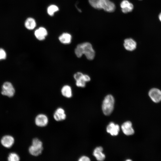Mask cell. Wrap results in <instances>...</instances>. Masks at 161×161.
Here are the masks:
<instances>
[{
  "label": "cell",
  "instance_id": "obj_1",
  "mask_svg": "<svg viewBox=\"0 0 161 161\" xmlns=\"http://www.w3.org/2000/svg\"><path fill=\"white\" fill-rule=\"evenodd\" d=\"M75 53L78 58L81 57L84 54L87 59L93 60L95 56V52L92 44L86 42L78 44L75 49Z\"/></svg>",
  "mask_w": 161,
  "mask_h": 161
},
{
  "label": "cell",
  "instance_id": "obj_2",
  "mask_svg": "<svg viewBox=\"0 0 161 161\" xmlns=\"http://www.w3.org/2000/svg\"><path fill=\"white\" fill-rule=\"evenodd\" d=\"M114 98L112 95H108L105 97L102 105V109L105 115H109L112 113L114 109Z\"/></svg>",
  "mask_w": 161,
  "mask_h": 161
},
{
  "label": "cell",
  "instance_id": "obj_3",
  "mask_svg": "<svg viewBox=\"0 0 161 161\" xmlns=\"http://www.w3.org/2000/svg\"><path fill=\"white\" fill-rule=\"evenodd\" d=\"M115 8V4L110 0H98L95 7L96 9H103L109 13L114 11Z\"/></svg>",
  "mask_w": 161,
  "mask_h": 161
},
{
  "label": "cell",
  "instance_id": "obj_4",
  "mask_svg": "<svg viewBox=\"0 0 161 161\" xmlns=\"http://www.w3.org/2000/svg\"><path fill=\"white\" fill-rule=\"evenodd\" d=\"M74 77L76 81V85L79 87H85L86 82L90 80V78L89 76L83 74L80 72H78L75 73Z\"/></svg>",
  "mask_w": 161,
  "mask_h": 161
},
{
  "label": "cell",
  "instance_id": "obj_5",
  "mask_svg": "<svg viewBox=\"0 0 161 161\" xmlns=\"http://www.w3.org/2000/svg\"><path fill=\"white\" fill-rule=\"evenodd\" d=\"M15 93V90L12 84L10 82L4 83L2 87L1 94L4 95L11 97H13Z\"/></svg>",
  "mask_w": 161,
  "mask_h": 161
},
{
  "label": "cell",
  "instance_id": "obj_6",
  "mask_svg": "<svg viewBox=\"0 0 161 161\" xmlns=\"http://www.w3.org/2000/svg\"><path fill=\"white\" fill-rule=\"evenodd\" d=\"M49 120L47 116L43 114L37 115L35 118V125L39 127H44L47 125Z\"/></svg>",
  "mask_w": 161,
  "mask_h": 161
},
{
  "label": "cell",
  "instance_id": "obj_7",
  "mask_svg": "<svg viewBox=\"0 0 161 161\" xmlns=\"http://www.w3.org/2000/svg\"><path fill=\"white\" fill-rule=\"evenodd\" d=\"M149 95L152 100L157 103L161 100V91L159 89L153 88L149 91Z\"/></svg>",
  "mask_w": 161,
  "mask_h": 161
},
{
  "label": "cell",
  "instance_id": "obj_8",
  "mask_svg": "<svg viewBox=\"0 0 161 161\" xmlns=\"http://www.w3.org/2000/svg\"><path fill=\"white\" fill-rule=\"evenodd\" d=\"M43 149V145L32 144L29 148V152L32 155L38 156L42 153Z\"/></svg>",
  "mask_w": 161,
  "mask_h": 161
},
{
  "label": "cell",
  "instance_id": "obj_9",
  "mask_svg": "<svg viewBox=\"0 0 161 161\" xmlns=\"http://www.w3.org/2000/svg\"><path fill=\"white\" fill-rule=\"evenodd\" d=\"M53 117L55 120L57 121L65 120L66 118V115L64 110L62 108H58L54 113Z\"/></svg>",
  "mask_w": 161,
  "mask_h": 161
},
{
  "label": "cell",
  "instance_id": "obj_10",
  "mask_svg": "<svg viewBox=\"0 0 161 161\" xmlns=\"http://www.w3.org/2000/svg\"><path fill=\"white\" fill-rule=\"evenodd\" d=\"M2 145L5 148L11 147L14 143V139L10 135H6L3 136L1 140Z\"/></svg>",
  "mask_w": 161,
  "mask_h": 161
},
{
  "label": "cell",
  "instance_id": "obj_11",
  "mask_svg": "<svg viewBox=\"0 0 161 161\" xmlns=\"http://www.w3.org/2000/svg\"><path fill=\"white\" fill-rule=\"evenodd\" d=\"M121 128L123 133L126 135H132L134 133V130L130 121H127L124 123Z\"/></svg>",
  "mask_w": 161,
  "mask_h": 161
},
{
  "label": "cell",
  "instance_id": "obj_12",
  "mask_svg": "<svg viewBox=\"0 0 161 161\" xmlns=\"http://www.w3.org/2000/svg\"><path fill=\"white\" fill-rule=\"evenodd\" d=\"M122 11L126 13L132 11L134 9L133 4L128 0H123L120 3Z\"/></svg>",
  "mask_w": 161,
  "mask_h": 161
},
{
  "label": "cell",
  "instance_id": "obj_13",
  "mask_svg": "<svg viewBox=\"0 0 161 161\" xmlns=\"http://www.w3.org/2000/svg\"><path fill=\"white\" fill-rule=\"evenodd\" d=\"M123 45L126 50L132 51L136 48L137 43L133 39L129 38H126L124 40Z\"/></svg>",
  "mask_w": 161,
  "mask_h": 161
},
{
  "label": "cell",
  "instance_id": "obj_14",
  "mask_svg": "<svg viewBox=\"0 0 161 161\" xmlns=\"http://www.w3.org/2000/svg\"><path fill=\"white\" fill-rule=\"evenodd\" d=\"M120 131L119 126L113 122H111L106 128L107 132L112 136H115L118 135Z\"/></svg>",
  "mask_w": 161,
  "mask_h": 161
},
{
  "label": "cell",
  "instance_id": "obj_15",
  "mask_svg": "<svg viewBox=\"0 0 161 161\" xmlns=\"http://www.w3.org/2000/svg\"><path fill=\"white\" fill-rule=\"evenodd\" d=\"M35 35L38 40L41 41L45 39L47 35L46 29L43 27H40L36 29L34 32Z\"/></svg>",
  "mask_w": 161,
  "mask_h": 161
},
{
  "label": "cell",
  "instance_id": "obj_16",
  "mask_svg": "<svg viewBox=\"0 0 161 161\" xmlns=\"http://www.w3.org/2000/svg\"><path fill=\"white\" fill-rule=\"evenodd\" d=\"M103 148L101 146L96 147L94 150L93 155L98 161H103L105 158V156L103 152Z\"/></svg>",
  "mask_w": 161,
  "mask_h": 161
},
{
  "label": "cell",
  "instance_id": "obj_17",
  "mask_svg": "<svg viewBox=\"0 0 161 161\" xmlns=\"http://www.w3.org/2000/svg\"><path fill=\"white\" fill-rule=\"evenodd\" d=\"M59 39L63 44H69L71 42L72 36L68 33H64L59 37Z\"/></svg>",
  "mask_w": 161,
  "mask_h": 161
},
{
  "label": "cell",
  "instance_id": "obj_18",
  "mask_svg": "<svg viewBox=\"0 0 161 161\" xmlns=\"http://www.w3.org/2000/svg\"><path fill=\"white\" fill-rule=\"evenodd\" d=\"M61 93L66 98H70L72 96L71 88L68 85H65L62 87L61 90Z\"/></svg>",
  "mask_w": 161,
  "mask_h": 161
},
{
  "label": "cell",
  "instance_id": "obj_19",
  "mask_svg": "<svg viewBox=\"0 0 161 161\" xmlns=\"http://www.w3.org/2000/svg\"><path fill=\"white\" fill-rule=\"evenodd\" d=\"M25 27L28 29L32 30L36 26V23L35 20L32 18H29L26 20L25 24Z\"/></svg>",
  "mask_w": 161,
  "mask_h": 161
},
{
  "label": "cell",
  "instance_id": "obj_20",
  "mask_svg": "<svg viewBox=\"0 0 161 161\" xmlns=\"http://www.w3.org/2000/svg\"><path fill=\"white\" fill-rule=\"evenodd\" d=\"M59 8L58 6L55 5H51L49 6L47 9L48 14L50 16H53L54 13L58 11Z\"/></svg>",
  "mask_w": 161,
  "mask_h": 161
},
{
  "label": "cell",
  "instance_id": "obj_21",
  "mask_svg": "<svg viewBox=\"0 0 161 161\" xmlns=\"http://www.w3.org/2000/svg\"><path fill=\"white\" fill-rule=\"evenodd\" d=\"M20 157L16 153L12 152L10 153L7 157L9 161H18L20 160Z\"/></svg>",
  "mask_w": 161,
  "mask_h": 161
},
{
  "label": "cell",
  "instance_id": "obj_22",
  "mask_svg": "<svg viewBox=\"0 0 161 161\" xmlns=\"http://www.w3.org/2000/svg\"><path fill=\"white\" fill-rule=\"evenodd\" d=\"M6 57V53L4 50L0 48V60L5 59Z\"/></svg>",
  "mask_w": 161,
  "mask_h": 161
},
{
  "label": "cell",
  "instance_id": "obj_23",
  "mask_svg": "<svg viewBox=\"0 0 161 161\" xmlns=\"http://www.w3.org/2000/svg\"><path fill=\"white\" fill-rule=\"evenodd\" d=\"M78 160L79 161H89L90 160L88 157L83 156L79 158Z\"/></svg>",
  "mask_w": 161,
  "mask_h": 161
},
{
  "label": "cell",
  "instance_id": "obj_24",
  "mask_svg": "<svg viewBox=\"0 0 161 161\" xmlns=\"http://www.w3.org/2000/svg\"><path fill=\"white\" fill-rule=\"evenodd\" d=\"M158 18L160 21L161 22V12L160 13L158 16Z\"/></svg>",
  "mask_w": 161,
  "mask_h": 161
},
{
  "label": "cell",
  "instance_id": "obj_25",
  "mask_svg": "<svg viewBox=\"0 0 161 161\" xmlns=\"http://www.w3.org/2000/svg\"><path fill=\"white\" fill-rule=\"evenodd\" d=\"M126 160V161H131V160H129V159H128V160Z\"/></svg>",
  "mask_w": 161,
  "mask_h": 161
},
{
  "label": "cell",
  "instance_id": "obj_26",
  "mask_svg": "<svg viewBox=\"0 0 161 161\" xmlns=\"http://www.w3.org/2000/svg\"></svg>",
  "mask_w": 161,
  "mask_h": 161
}]
</instances>
